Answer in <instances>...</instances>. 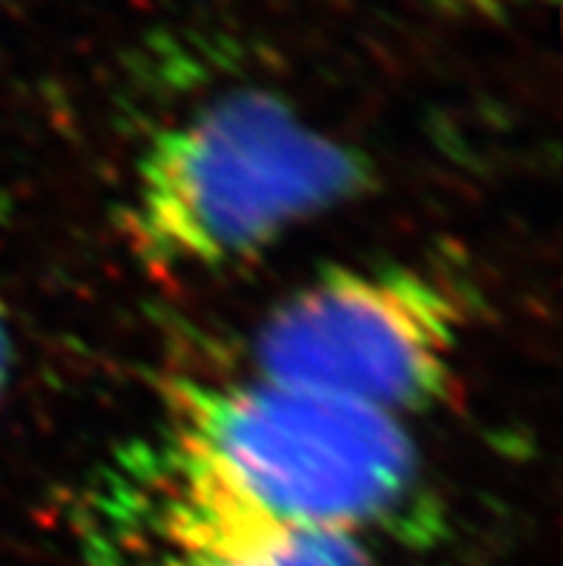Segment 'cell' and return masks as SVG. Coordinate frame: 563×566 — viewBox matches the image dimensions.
<instances>
[{
	"instance_id": "1",
	"label": "cell",
	"mask_w": 563,
	"mask_h": 566,
	"mask_svg": "<svg viewBox=\"0 0 563 566\" xmlns=\"http://www.w3.org/2000/svg\"><path fill=\"white\" fill-rule=\"evenodd\" d=\"M372 187L363 150L305 122L282 95L242 86L150 138L129 181L127 239L150 268L216 271Z\"/></svg>"
},
{
	"instance_id": "2",
	"label": "cell",
	"mask_w": 563,
	"mask_h": 566,
	"mask_svg": "<svg viewBox=\"0 0 563 566\" xmlns=\"http://www.w3.org/2000/svg\"><path fill=\"white\" fill-rule=\"evenodd\" d=\"M156 443L221 497L307 532L365 541L423 495L406 420L257 374L173 382Z\"/></svg>"
},
{
	"instance_id": "3",
	"label": "cell",
	"mask_w": 563,
	"mask_h": 566,
	"mask_svg": "<svg viewBox=\"0 0 563 566\" xmlns=\"http://www.w3.org/2000/svg\"><path fill=\"white\" fill-rule=\"evenodd\" d=\"M460 337L463 305L435 273L334 268L268 314L253 374L406 420L446 400Z\"/></svg>"
},
{
	"instance_id": "4",
	"label": "cell",
	"mask_w": 563,
	"mask_h": 566,
	"mask_svg": "<svg viewBox=\"0 0 563 566\" xmlns=\"http://www.w3.org/2000/svg\"><path fill=\"white\" fill-rule=\"evenodd\" d=\"M90 544V566H372L363 541L244 510L156 443L113 472Z\"/></svg>"
},
{
	"instance_id": "5",
	"label": "cell",
	"mask_w": 563,
	"mask_h": 566,
	"mask_svg": "<svg viewBox=\"0 0 563 566\" xmlns=\"http://www.w3.org/2000/svg\"><path fill=\"white\" fill-rule=\"evenodd\" d=\"M555 0H440L442 9L455 14H469V18H483V21H500L521 9L552 7Z\"/></svg>"
},
{
	"instance_id": "6",
	"label": "cell",
	"mask_w": 563,
	"mask_h": 566,
	"mask_svg": "<svg viewBox=\"0 0 563 566\" xmlns=\"http://www.w3.org/2000/svg\"><path fill=\"white\" fill-rule=\"evenodd\" d=\"M12 363H14V343H12V325L0 302V402L7 397L9 380H12Z\"/></svg>"
}]
</instances>
